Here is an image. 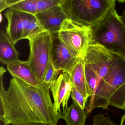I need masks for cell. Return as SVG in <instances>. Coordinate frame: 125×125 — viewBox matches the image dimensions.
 I'll return each instance as SVG.
<instances>
[{
    "instance_id": "cell-1",
    "label": "cell",
    "mask_w": 125,
    "mask_h": 125,
    "mask_svg": "<svg viewBox=\"0 0 125 125\" xmlns=\"http://www.w3.org/2000/svg\"><path fill=\"white\" fill-rule=\"evenodd\" d=\"M6 70L0 69V120L6 124L22 125L30 123L57 125L64 116L52 103L50 89L42 82L36 86L14 78L5 90L3 78Z\"/></svg>"
},
{
    "instance_id": "cell-2",
    "label": "cell",
    "mask_w": 125,
    "mask_h": 125,
    "mask_svg": "<svg viewBox=\"0 0 125 125\" xmlns=\"http://www.w3.org/2000/svg\"><path fill=\"white\" fill-rule=\"evenodd\" d=\"M108 73L99 82L86 108L90 114L95 108L111 105L125 110V58L113 53Z\"/></svg>"
},
{
    "instance_id": "cell-3",
    "label": "cell",
    "mask_w": 125,
    "mask_h": 125,
    "mask_svg": "<svg viewBox=\"0 0 125 125\" xmlns=\"http://www.w3.org/2000/svg\"><path fill=\"white\" fill-rule=\"evenodd\" d=\"M95 44L125 58V26L115 7L92 28L91 45Z\"/></svg>"
},
{
    "instance_id": "cell-4",
    "label": "cell",
    "mask_w": 125,
    "mask_h": 125,
    "mask_svg": "<svg viewBox=\"0 0 125 125\" xmlns=\"http://www.w3.org/2000/svg\"><path fill=\"white\" fill-rule=\"evenodd\" d=\"M116 0H64L61 6L72 20L92 28L115 7Z\"/></svg>"
},
{
    "instance_id": "cell-5",
    "label": "cell",
    "mask_w": 125,
    "mask_h": 125,
    "mask_svg": "<svg viewBox=\"0 0 125 125\" xmlns=\"http://www.w3.org/2000/svg\"><path fill=\"white\" fill-rule=\"evenodd\" d=\"M85 75L90 97L108 73L114 59L113 53L97 44L91 45L84 56Z\"/></svg>"
},
{
    "instance_id": "cell-6",
    "label": "cell",
    "mask_w": 125,
    "mask_h": 125,
    "mask_svg": "<svg viewBox=\"0 0 125 125\" xmlns=\"http://www.w3.org/2000/svg\"><path fill=\"white\" fill-rule=\"evenodd\" d=\"M54 35L46 31L29 40L30 53L26 62L37 78L42 82L47 68L53 60Z\"/></svg>"
},
{
    "instance_id": "cell-7",
    "label": "cell",
    "mask_w": 125,
    "mask_h": 125,
    "mask_svg": "<svg viewBox=\"0 0 125 125\" xmlns=\"http://www.w3.org/2000/svg\"><path fill=\"white\" fill-rule=\"evenodd\" d=\"M92 28L70 18L62 23L57 36L77 58L84 56L91 45Z\"/></svg>"
},
{
    "instance_id": "cell-8",
    "label": "cell",
    "mask_w": 125,
    "mask_h": 125,
    "mask_svg": "<svg viewBox=\"0 0 125 125\" xmlns=\"http://www.w3.org/2000/svg\"><path fill=\"white\" fill-rule=\"evenodd\" d=\"M4 15L7 21L6 33L15 45L18 42L23 40L25 28L35 16L9 8L4 12Z\"/></svg>"
},
{
    "instance_id": "cell-9",
    "label": "cell",
    "mask_w": 125,
    "mask_h": 125,
    "mask_svg": "<svg viewBox=\"0 0 125 125\" xmlns=\"http://www.w3.org/2000/svg\"><path fill=\"white\" fill-rule=\"evenodd\" d=\"M72 87L70 75L67 72H62L50 88L53 98L54 106L57 111L61 113V105L63 110L62 114L66 111Z\"/></svg>"
},
{
    "instance_id": "cell-10",
    "label": "cell",
    "mask_w": 125,
    "mask_h": 125,
    "mask_svg": "<svg viewBox=\"0 0 125 125\" xmlns=\"http://www.w3.org/2000/svg\"><path fill=\"white\" fill-rule=\"evenodd\" d=\"M65 45L54 35L53 46V62L58 71L70 74L78 59Z\"/></svg>"
},
{
    "instance_id": "cell-11",
    "label": "cell",
    "mask_w": 125,
    "mask_h": 125,
    "mask_svg": "<svg viewBox=\"0 0 125 125\" xmlns=\"http://www.w3.org/2000/svg\"><path fill=\"white\" fill-rule=\"evenodd\" d=\"M34 15L46 31L55 35L58 34L63 21L70 18L61 5L37 12Z\"/></svg>"
},
{
    "instance_id": "cell-12",
    "label": "cell",
    "mask_w": 125,
    "mask_h": 125,
    "mask_svg": "<svg viewBox=\"0 0 125 125\" xmlns=\"http://www.w3.org/2000/svg\"><path fill=\"white\" fill-rule=\"evenodd\" d=\"M7 68L13 78L34 86L42 83L36 77L27 62L20 60L7 65Z\"/></svg>"
},
{
    "instance_id": "cell-13",
    "label": "cell",
    "mask_w": 125,
    "mask_h": 125,
    "mask_svg": "<svg viewBox=\"0 0 125 125\" xmlns=\"http://www.w3.org/2000/svg\"><path fill=\"white\" fill-rule=\"evenodd\" d=\"M84 65V56L79 58L70 75L73 86L87 100L90 94L86 79Z\"/></svg>"
},
{
    "instance_id": "cell-14",
    "label": "cell",
    "mask_w": 125,
    "mask_h": 125,
    "mask_svg": "<svg viewBox=\"0 0 125 125\" xmlns=\"http://www.w3.org/2000/svg\"><path fill=\"white\" fill-rule=\"evenodd\" d=\"M20 53L6 33L4 30L0 32V61L7 65L19 60Z\"/></svg>"
},
{
    "instance_id": "cell-15",
    "label": "cell",
    "mask_w": 125,
    "mask_h": 125,
    "mask_svg": "<svg viewBox=\"0 0 125 125\" xmlns=\"http://www.w3.org/2000/svg\"><path fill=\"white\" fill-rule=\"evenodd\" d=\"M87 114L84 109L73 102L62 115L67 125H85Z\"/></svg>"
},
{
    "instance_id": "cell-16",
    "label": "cell",
    "mask_w": 125,
    "mask_h": 125,
    "mask_svg": "<svg viewBox=\"0 0 125 125\" xmlns=\"http://www.w3.org/2000/svg\"><path fill=\"white\" fill-rule=\"evenodd\" d=\"M35 16V15H34ZM46 31L36 17L31 20L25 28L23 34V39H33L44 31Z\"/></svg>"
},
{
    "instance_id": "cell-17",
    "label": "cell",
    "mask_w": 125,
    "mask_h": 125,
    "mask_svg": "<svg viewBox=\"0 0 125 125\" xmlns=\"http://www.w3.org/2000/svg\"><path fill=\"white\" fill-rule=\"evenodd\" d=\"M36 3V0H24L11 6L9 8L34 15L37 13Z\"/></svg>"
},
{
    "instance_id": "cell-18",
    "label": "cell",
    "mask_w": 125,
    "mask_h": 125,
    "mask_svg": "<svg viewBox=\"0 0 125 125\" xmlns=\"http://www.w3.org/2000/svg\"><path fill=\"white\" fill-rule=\"evenodd\" d=\"M59 73L55 68L52 60L47 68L42 82L50 89L58 78Z\"/></svg>"
},
{
    "instance_id": "cell-19",
    "label": "cell",
    "mask_w": 125,
    "mask_h": 125,
    "mask_svg": "<svg viewBox=\"0 0 125 125\" xmlns=\"http://www.w3.org/2000/svg\"><path fill=\"white\" fill-rule=\"evenodd\" d=\"M64 0H36L37 13L61 5Z\"/></svg>"
},
{
    "instance_id": "cell-20",
    "label": "cell",
    "mask_w": 125,
    "mask_h": 125,
    "mask_svg": "<svg viewBox=\"0 0 125 125\" xmlns=\"http://www.w3.org/2000/svg\"><path fill=\"white\" fill-rule=\"evenodd\" d=\"M70 96L72 99L73 102L78 105L82 109H84L87 100L85 99L78 90L73 86Z\"/></svg>"
},
{
    "instance_id": "cell-21",
    "label": "cell",
    "mask_w": 125,
    "mask_h": 125,
    "mask_svg": "<svg viewBox=\"0 0 125 125\" xmlns=\"http://www.w3.org/2000/svg\"><path fill=\"white\" fill-rule=\"evenodd\" d=\"M91 125H117L111 120L109 117H106L103 114L97 115L93 119V123Z\"/></svg>"
},
{
    "instance_id": "cell-22",
    "label": "cell",
    "mask_w": 125,
    "mask_h": 125,
    "mask_svg": "<svg viewBox=\"0 0 125 125\" xmlns=\"http://www.w3.org/2000/svg\"><path fill=\"white\" fill-rule=\"evenodd\" d=\"M4 0L5 1V3H6L8 7V8H9L11 6L24 0Z\"/></svg>"
},
{
    "instance_id": "cell-23",
    "label": "cell",
    "mask_w": 125,
    "mask_h": 125,
    "mask_svg": "<svg viewBox=\"0 0 125 125\" xmlns=\"http://www.w3.org/2000/svg\"><path fill=\"white\" fill-rule=\"evenodd\" d=\"M8 9V7L5 1L4 0H0V12H1L2 11L6 9Z\"/></svg>"
},
{
    "instance_id": "cell-24",
    "label": "cell",
    "mask_w": 125,
    "mask_h": 125,
    "mask_svg": "<svg viewBox=\"0 0 125 125\" xmlns=\"http://www.w3.org/2000/svg\"><path fill=\"white\" fill-rule=\"evenodd\" d=\"M22 125H57L53 124H46V123H30Z\"/></svg>"
},
{
    "instance_id": "cell-25",
    "label": "cell",
    "mask_w": 125,
    "mask_h": 125,
    "mask_svg": "<svg viewBox=\"0 0 125 125\" xmlns=\"http://www.w3.org/2000/svg\"><path fill=\"white\" fill-rule=\"evenodd\" d=\"M120 18L125 26V10L123 12V14L122 16H120Z\"/></svg>"
},
{
    "instance_id": "cell-26",
    "label": "cell",
    "mask_w": 125,
    "mask_h": 125,
    "mask_svg": "<svg viewBox=\"0 0 125 125\" xmlns=\"http://www.w3.org/2000/svg\"><path fill=\"white\" fill-rule=\"evenodd\" d=\"M120 125H125V114L122 117Z\"/></svg>"
},
{
    "instance_id": "cell-27",
    "label": "cell",
    "mask_w": 125,
    "mask_h": 125,
    "mask_svg": "<svg viewBox=\"0 0 125 125\" xmlns=\"http://www.w3.org/2000/svg\"><path fill=\"white\" fill-rule=\"evenodd\" d=\"M118 2L120 3H123L125 1V0H117Z\"/></svg>"
},
{
    "instance_id": "cell-28",
    "label": "cell",
    "mask_w": 125,
    "mask_h": 125,
    "mask_svg": "<svg viewBox=\"0 0 125 125\" xmlns=\"http://www.w3.org/2000/svg\"><path fill=\"white\" fill-rule=\"evenodd\" d=\"M9 124H6L2 122H0V125H10Z\"/></svg>"
},
{
    "instance_id": "cell-29",
    "label": "cell",
    "mask_w": 125,
    "mask_h": 125,
    "mask_svg": "<svg viewBox=\"0 0 125 125\" xmlns=\"http://www.w3.org/2000/svg\"><path fill=\"white\" fill-rule=\"evenodd\" d=\"M2 21V16L1 15V12H0V22H1Z\"/></svg>"
}]
</instances>
